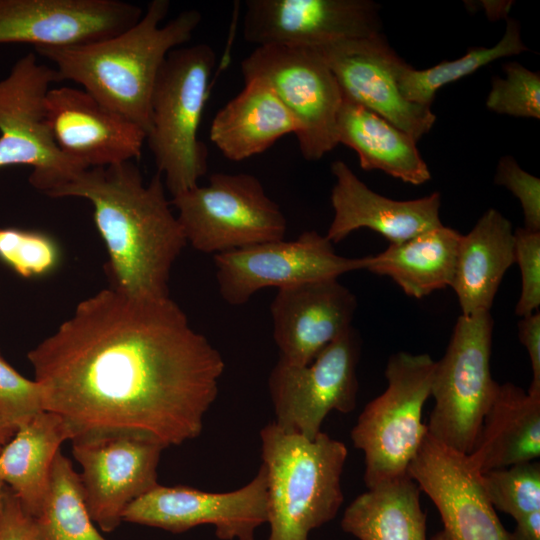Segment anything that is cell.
<instances>
[{
    "mask_svg": "<svg viewBox=\"0 0 540 540\" xmlns=\"http://www.w3.org/2000/svg\"><path fill=\"white\" fill-rule=\"evenodd\" d=\"M528 48L522 41L519 24L508 19L501 40L492 47L470 49L464 56L417 70L402 61L397 69V82L403 97L415 104L431 107L437 91L446 84L468 76L479 68L511 55H518Z\"/></svg>",
    "mask_w": 540,
    "mask_h": 540,
    "instance_id": "obj_30",
    "label": "cell"
},
{
    "mask_svg": "<svg viewBox=\"0 0 540 540\" xmlns=\"http://www.w3.org/2000/svg\"><path fill=\"white\" fill-rule=\"evenodd\" d=\"M494 182L506 187L520 201L525 227L540 231V179L523 170L512 156H503Z\"/></svg>",
    "mask_w": 540,
    "mask_h": 540,
    "instance_id": "obj_36",
    "label": "cell"
},
{
    "mask_svg": "<svg viewBox=\"0 0 540 540\" xmlns=\"http://www.w3.org/2000/svg\"><path fill=\"white\" fill-rule=\"evenodd\" d=\"M3 488H4V483L0 480V498H1Z\"/></svg>",
    "mask_w": 540,
    "mask_h": 540,
    "instance_id": "obj_41",
    "label": "cell"
},
{
    "mask_svg": "<svg viewBox=\"0 0 540 540\" xmlns=\"http://www.w3.org/2000/svg\"><path fill=\"white\" fill-rule=\"evenodd\" d=\"M143 13L121 0H0V44L86 45L120 34Z\"/></svg>",
    "mask_w": 540,
    "mask_h": 540,
    "instance_id": "obj_16",
    "label": "cell"
},
{
    "mask_svg": "<svg viewBox=\"0 0 540 540\" xmlns=\"http://www.w3.org/2000/svg\"><path fill=\"white\" fill-rule=\"evenodd\" d=\"M45 105L56 145L86 169L141 157L146 140L143 129L100 104L85 90L52 87Z\"/></svg>",
    "mask_w": 540,
    "mask_h": 540,
    "instance_id": "obj_19",
    "label": "cell"
},
{
    "mask_svg": "<svg viewBox=\"0 0 540 540\" xmlns=\"http://www.w3.org/2000/svg\"><path fill=\"white\" fill-rule=\"evenodd\" d=\"M511 540H540V511L529 513L516 521Z\"/></svg>",
    "mask_w": 540,
    "mask_h": 540,
    "instance_id": "obj_39",
    "label": "cell"
},
{
    "mask_svg": "<svg viewBox=\"0 0 540 540\" xmlns=\"http://www.w3.org/2000/svg\"><path fill=\"white\" fill-rule=\"evenodd\" d=\"M60 257L58 243L45 232L0 228V260L23 278L50 274L58 267Z\"/></svg>",
    "mask_w": 540,
    "mask_h": 540,
    "instance_id": "obj_32",
    "label": "cell"
},
{
    "mask_svg": "<svg viewBox=\"0 0 540 540\" xmlns=\"http://www.w3.org/2000/svg\"><path fill=\"white\" fill-rule=\"evenodd\" d=\"M168 0H152L132 27L111 38L71 47H36L50 60L62 81L83 86L106 108L148 133L150 102L158 73L169 52L187 43L201 22L196 9L180 12L161 24Z\"/></svg>",
    "mask_w": 540,
    "mask_h": 540,
    "instance_id": "obj_3",
    "label": "cell"
},
{
    "mask_svg": "<svg viewBox=\"0 0 540 540\" xmlns=\"http://www.w3.org/2000/svg\"><path fill=\"white\" fill-rule=\"evenodd\" d=\"M356 308L355 295L338 278L278 289L270 313L279 360L296 366L311 363L352 327Z\"/></svg>",
    "mask_w": 540,
    "mask_h": 540,
    "instance_id": "obj_20",
    "label": "cell"
},
{
    "mask_svg": "<svg viewBox=\"0 0 540 540\" xmlns=\"http://www.w3.org/2000/svg\"><path fill=\"white\" fill-rule=\"evenodd\" d=\"M218 291L229 305L247 303L259 290L277 289L365 269L367 257L338 255L314 230L297 239L269 241L213 255Z\"/></svg>",
    "mask_w": 540,
    "mask_h": 540,
    "instance_id": "obj_12",
    "label": "cell"
},
{
    "mask_svg": "<svg viewBox=\"0 0 540 540\" xmlns=\"http://www.w3.org/2000/svg\"><path fill=\"white\" fill-rule=\"evenodd\" d=\"M34 518L37 540H107L95 528L70 459L56 455L45 503Z\"/></svg>",
    "mask_w": 540,
    "mask_h": 540,
    "instance_id": "obj_29",
    "label": "cell"
},
{
    "mask_svg": "<svg viewBox=\"0 0 540 540\" xmlns=\"http://www.w3.org/2000/svg\"><path fill=\"white\" fill-rule=\"evenodd\" d=\"M215 64L216 53L206 43L178 47L154 84L145 141L172 197L196 187L208 170V150L198 131Z\"/></svg>",
    "mask_w": 540,
    "mask_h": 540,
    "instance_id": "obj_5",
    "label": "cell"
},
{
    "mask_svg": "<svg viewBox=\"0 0 540 540\" xmlns=\"http://www.w3.org/2000/svg\"><path fill=\"white\" fill-rule=\"evenodd\" d=\"M0 540H37L34 518L6 485L0 498Z\"/></svg>",
    "mask_w": 540,
    "mask_h": 540,
    "instance_id": "obj_37",
    "label": "cell"
},
{
    "mask_svg": "<svg viewBox=\"0 0 540 540\" xmlns=\"http://www.w3.org/2000/svg\"><path fill=\"white\" fill-rule=\"evenodd\" d=\"M518 337L526 348L532 368L530 394L540 395V314L536 311L522 317L518 323Z\"/></svg>",
    "mask_w": 540,
    "mask_h": 540,
    "instance_id": "obj_38",
    "label": "cell"
},
{
    "mask_svg": "<svg viewBox=\"0 0 540 540\" xmlns=\"http://www.w3.org/2000/svg\"><path fill=\"white\" fill-rule=\"evenodd\" d=\"M342 95L373 111L416 142L433 127L431 107L406 100L397 82L403 61L380 33L318 48Z\"/></svg>",
    "mask_w": 540,
    "mask_h": 540,
    "instance_id": "obj_17",
    "label": "cell"
},
{
    "mask_svg": "<svg viewBox=\"0 0 540 540\" xmlns=\"http://www.w3.org/2000/svg\"><path fill=\"white\" fill-rule=\"evenodd\" d=\"M17 430L6 424L0 418V452L3 447L11 440Z\"/></svg>",
    "mask_w": 540,
    "mask_h": 540,
    "instance_id": "obj_40",
    "label": "cell"
},
{
    "mask_svg": "<svg viewBox=\"0 0 540 540\" xmlns=\"http://www.w3.org/2000/svg\"><path fill=\"white\" fill-rule=\"evenodd\" d=\"M540 456V395L507 382L498 384L469 464L479 473L530 462Z\"/></svg>",
    "mask_w": 540,
    "mask_h": 540,
    "instance_id": "obj_22",
    "label": "cell"
},
{
    "mask_svg": "<svg viewBox=\"0 0 540 540\" xmlns=\"http://www.w3.org/2000/svg\"><path fill=\"white\" fill-rule=\"evenodd\" d=\"M267 517V472L261 463L250 482L229 492L158 484L127 507L123 521L176 534L206 524L220 540H255Z\"/></svg>",
    "mask_w": 540,
    "mask_h": 540,
    "instance_id": "obj_13",
    "label": "cell"
},
{
    "mask_svg": "<svg viewBox=\"0 0 540 540\" xmlns=\"http://www.w3.org/2000/svg\"><path fill=\"white\" fill-rule=\"evenodd\" d=\"M299 132L296 119L263 81L250 79L215 115L210 140L225 158L242 161Z\"/></svg>",
    "mask_w": 540,
    "mask_h": 540,
    "instance_id": "obj_23",
    "label": "cell"
},
{
    "mask_svg": "<svg viewBox=\"0 0 540 540\" xmlns=\"http://www.w3.org/2000/svg\"><path fill=\"white\" fill-rule=\"evenodd\" d=\"M408 475L438 509L443 529L431 540H511L467 454L429 433L408 467Z\"/></svg>",
    "mask_w": 540,
    "mask_h": 540,
    "instance_id": "obj_15",
    "label": "cell"
},
{
    "mask_svg": "<svg viewBox=\"0 0 540 540\" xmlns=\"http://www.w3.org/2000/svg\"><path fill=\"white\" fill-rule=\"evenodd\" d=\"M65 440L69 436L62 419L43 411L19 428L0 452V480L32 517L45 503L53 463Z\"/></svg>",
    "mask_w": 540,
    "mask_h": 540,
    "instance_id": "obj_26",
    "label": "cell"
},
{
    "mask_svg": "<svg viewBox=\"0 0 540 540\" xmlns=\"http://www.w3.org/2000/svg\"><path fill=\"white\" fill-rule=\"evenodd\" d=\"M244 39L259 46L321 48L380 33L379 6L369 0H247Z\"/></svg>",
    "mask_w": 540,
    "mask_h": 540,
    "instance_id": "obj_14",
    "label": "cell"
},
{
    "mask_svg": "<svg viewBox=\"0 0 540 540\" xmlns=\"http://www.w3.org/2000/svg\"><path fill=\"white\" fill-rule=\"evenodd\" d=\"M187 244L219 254L284 239L287 220L260 180L248 173H213L209 183L170 201Z\"/></svg>",
    "mask_w": 540,
    "mask_h": 540,
    "instance_id": "obj_7",
    "label": "cell"
},
{
    "mask_svg": "<svg viewBox=\"0 0 540 540\" xmlns=\"http://www.w3.org/2000/svg\"><path fill=\"white\" fill-rule=\"evenodd\" d=\"M435 361L428 354L398 352L386 365V390L371 400L351 430L363 451L367 488L408 474L428 433L422 411L431 395Z\"/></svg>",
    "mask_w": 540,
    "mask_h": 540,
    "instance_id": "obj_6",
    "label": "cell"
},
{
    "mask_svg": "<svg viewBox=\"0 0 540 540\" xmlns=\"http://www.w3.org/2000/svg\"><path fill=\"white\" fill-rule=\"evenodd\" d=\"M480 479L494 509L512 516L515 521L540 511L539 461L481 473Z\"/></svg>",
    "mask_w": 540,
    "mask_h": 540,
    "instance_id": "obj_31",
    "label": "cell"
},
{
    "mask_svg": "<svg viewBox=\"0 0 540 540\" xmlns=\"http://www.w3.org/2000/svg\"><path fill=\"white\" fill-rule=\"evenodd\" d=\"M493 319L490 311L461 315L444 356L435 361L428 433L469 454L498 383L490 370Z\"/></svg>",
    "mask_w": 540,
    "mask_h": 540,
    "instance_id": "obj_8",
    "label": "cell"
},
{
    "mask_svg": "<svg viewBox=\"0 0 540 540\" xmlns=\"http://www.w3.org/2000/svg\"><path fill=\"white\" fill-rule=\"evenodd\" d=\"M244 80L265 82L296 119L303 158L315 161L338 145L337 118L343 95L318 49L266 45L241 62Z\"/></svg>",
    "mask_w": 540,
    "mask_h": 540,
    "instance_id": "obj_10",
    "label": "cell"
},
{
    "mask_svg": "<svg viewBox=\"0 0 540 540\" xmlns=\"http://www.w3.org/2000/svg\"><path fill=\"white\" fill-rule=\"evenodd\" d=\"M60 81L32 52L0 80V168L31 166L29 183L49 197L86 169L60 151L47 120V93Z\"/></svg>",
    "mask_w": 540,
    "mask_h": 540,
    "instance_id": "obj_9",
    "label": "cell"
},
{
    "mask_svg": "<svg viewBox=\"0 0 540 540\" xmlns=\"http://www.w3.org/2000/svg\"><path fill=\"white\" fill-rule=\"evenodd\" d=\"M43 411L38 382L23 377L0 354V418L18 430Z\"/></svg>",
    "mask_w": 540,
    "mask_h": 540,
    "instance_id": "obj_34",
    "label": "cell"
},
{
    "mask_svg": "<svg viewBox=\"0 0 540 540\" xmlns=\"http://www.w3.org/2000/svg\"><path fill=\"white\" fill-rule=\"evenodd\" d=\"M514 263L512 224L498 210L488 209L459 243L451 287L462 315L490 311L504 274Z\"/></svg>",
    "mask_w": 540,
    "mask_h": 540,
    "instance_id": "obj_24",
    "label": "cell"
},
{
    "mask_svg": "<svg viewBox=\"0 0 540 540\" xmlns=\"http://www.w3.org/2000/svg\"><path fill=\"white\" fill-rule=\"evenodd\" d=\"M515 263L521 271V294L515 313L519 317L539 311L540 305V231L514 230Z\"/></svg>",
    "mask_w": 540,
    "mask_h": 540,
    "instance_id": "obj_35",
    "label": "cell"
},
{
    "mask_svg": "<svg viewBox=\"0 0 540 540\" xmlns=\"http://www.w3.org/2000/svg\"><path fill=\"white\" fill-rule=\"evenodd\" d=\"M331 172L335 177L331 192L334 214L325 236L332 243L342 241L355 230L368 228L384 236L390 244H398L443 225L438 192L397 201L372 191L341 160L331 164Z\"/></svg>",
    "mask_w": 540,
    "mask_h": 540,
    "instance_id": "obj_21",
    "label": "cell"
},
{
    "mask_svg": "<svg viewBox=\"0 0 540 540\" xmlns=\"http://www.w3.org/2000/svg\"><path fill=\"white\" fill-rule=\"evenodd\" d=\"M360 351L359 335L351 327L307 365L278 359L268 377L274 423L313 440L331 411L352 412L357 402Z\"/></svg>",
    "mask_w": 540,
    "mask_h": 540,
    "instance_id": "obj_11",
    "label": "cell"
},
{
    "mask_svg": "<svg viewBox=\"0 0 540 540\" xmlns=\"http://www.w3.org/2000/svg\"><path fill=\"white\" fill-rule=\"evenodd\" d=\"M505 78L494 76L486 100L489 110L513 117L540 118V74L517 62L503 66Z\"/></svg>",
    "mask_w": 540,
    "mask_h": 540,
    "instance_id": "obj_33",
    "label": "cell"
},
{
    "mask_svg": "<svg viewBox=\"0 0 540 540\" xmlns=\"http://www.w3.org/2000/svg\"><path fill=\"white\" fill-rule=\"evenodd\" d=\"M260 441L267 472V540H308L312 530L336 517L344 501L347 448L326 433L310 440L274 421L261 429Z\"/></svg>",
    "mask_w": 540,
    "mask_h": 540,
    "instance_id": "obj_4",
    "label": "cell"
},
{
    "mask_svg": "<svg viewBox=\"0 0 540 540\" xmlns=\"http://www.w3.org/2000/svg\"><path fill=\"white\" fill-rule=\"evenodd\" d=\"M164 186L160 173L145 183L139 168L128 161L85 169L52 195L92 204L107 249L111 287L129 296L169 297L172 266L187 244Z\"/></svg>",
    "mask_w": 540,
    "mask_h": 540,
    "instance_id": "obj_2",
    "label": "cell"
},
{
    "mask_svg": "<svg viewBox=\"0 0 540 540\" xmlns=\"http://www.w3.org/2000/svg\"><path fill=\"white\" fill-rule=\"evenodd\" d=\"M338 144L353 149L362 169L381 170L420 185L431 174L416 141L386 119L343 96L337 118Z\"/></svg>",
    "mask_w": 540,
    "mask_h": 540,
    "instance_id": "obj_25",
    "label": "cell"
},
{
    "mask_svg": "<svg viewBox=\"0 0 540 540\" xmlns=\"http://www.w3.org/2000/svg\"><path fill=\"white\" fill-rule=\"evenodd\" d=\"M420 493L408 474L380 483L347 506L341 528L359 540H427Z\"/></svg>",
    "mask_w": 540,
    "mask_h": 540,
    "instance_id": "obj_28",
    "label": "cell"
},
{
    "mask_svg": "<svg viewBox=\"0 0 540 540\" xmlns=\"http://www.w3.org/2000/svg\"><path fill=\"white\" fill-rule=\"evenodd\" d=\"M461 236L441 225L367 256L365 269L391 278L406 295L422 298L452 286Z\"/></svg>",
    "mask_w": 540,
    "mask_h": 540,
    "instance_id": "obj_27",
    "label": "cell"
},
{
    "mask_svg": "<svg viewBox=\"0 0 540 540\" xmlns=\"http://www.w3.org/2000/svg\"><path fill=\"white\" fill-rule=\"evenodd\" d=\"M44 409L72 444L197 438L225 370L221 353L170 297L103 289L28 352Z\"/></svg>",
    "mask_w": 540,
    "mask_h": 540,
    "instance_id": "obj_1",
    "label": "cell"
},
{
    "mask_svg": "<svg viewBox=\"0 0 540 540\" xmlns=\"http://www.w3.org/2000/svg\"><path fill=\"white\" fill-rule=\"evenodd\" d=\"M164 449L135 438L72 444V454L81 466L79 478L87 510L102 531H114L127 507L159 484L158 465Z\"/></svg>",
    "mask_w": 540,
    "mask_h": 540,
    "instance_id": "obj_18",
    "label": "cell"
}]
</instances>
